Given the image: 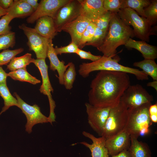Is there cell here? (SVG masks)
<instances>
[{
	"label": "cell",
	"mask_w": 157,
	"mask_h": 157,
	"mask_svg": "<svg viewBox=\"0 0 157 157\" xmlns=\"http://www.w3.org/2000/svg\"><path fill=\"white\" fill-rule=\"evenodd\" d=\"M130 85V78L127 73L100 71L91 83L88 94L89 103L98 107H114L119 102Z\"/></svg>",
	"instance_id": "6da1fadb"
},
{
	"label": "cell",
	"mask_w": 157,
	"mask_h": 157,
	"mask_svg": "<svg viewBox=\"0 0 157 157\" xmlns=\"http://www.w3.org/2000/svg\"><path fill=\"white\" fill-rule=\"evenodd\" d=\"M133 29L125 24L117 13H112L106 35L97 49L107 57L116 56L117 48L125 45L130 38L135 37Z\"/></svg>",
	"instance_id": "7a4b0ae2"
},
{
	"label": "cell",
	"mask_w": 157,
	"mask_h": 157,
	"mask_svg": "<svg viewBox=\"0 0 157 157\" xmlns=\"http://www.w3.org/2000/svg\"><path fill=\"white\" fill-rule=\"evenodd\" d=\"M115 57H107L103 55L96 61L83 63L79 65L78 73L83 77L86 78L93 72L101 70L114 71L133 74L139 80L149 79L148 76L142 70L122 65L118 63L120 60L119 58Z\"/></svg>",
	"instance_id": "3957f363"
},
{
	"label": "cell",
	"mask_w": 157,
	"mask_h": 157,
	"mask_svg": "<svg viewBox=\"0 0 157 157\" xmlns=\"http://www.w3.org/2000/svg\"><path fill=\"white\" fill-rule=\"evenodd\" d=\"M151 103L143 104L139 107L128 109V118L125 129L130 135L138 138L148 134L149 127L152 122L149 112Z\"/></svg>",
	"instance_id": "277c9868"
},
{
	"label": "cell",
	"mask_w": 157,
	"mask_h": 157,
	"mask_svg": "<svg viewBox=\"0 0 157 157\" xmlns=\"http://www.w3.org/2000/svg\"><path fill=\"white\" fill-rule=\"evenodd\" d=\"M117 14L125 24L133 26L135 36L141 40L149 42L150 35H156V27H152L145 17L140 16L132 9H121Z\"/></svg>",
	"instance_id": "5b68a950"
},
{
	"label": "cell",
	"mask_w": 157,
	"mask_h": 157,
	"mask_svg": "<svg viewBox=\"0 0 157 157\" xmlns=\"http://www.w3.org/2000/svg\"><path fill=\"white\" fill-rule=\"evenodd\" d=\"M128 118V108L120 100L110 108L101 136L107 139L121 132L126 127Z\"/></svg>",
	"instance_id": "8992f818"
},
{
	"label": "cell",
	"mask_w": 157,
	"mask_h": 157,
	"mask_svg": "<svg viewBox=\"0 0 157 157\" xmlns=\"http://www.w3.org/2000/svg\"><path fill=\"white\" fill-rule=\"evenodd\" d=\"M153 96L141 85H130L121 97L128 109L139 107L145 104L151 103Z\"/></svg>",
	"instance_id": "52a82bcc"
},
{
	"label": "cell",
	"mask_w": 157,
	"mask_h": 157,
	"mask_svg": "<svg viewBox=\"0 0 157 157\" xmlns=\"http://www.w3.org/2000/svg\"><path fill=\"white\" fill-rule=\"evenodd\" d=\"M32 63H34L38 68L41 76L42 83L39 90L41 93L48 97L50 106V113L48 117L50 123L52 124L53 122L55 121L56 116L54 110L56 105L51 95V92H53V89L49 79L48 66L46 63L45 59H35L33 58Z\"/></svg>",
	"instance_id": "ba28073f"
},
{
	"label": "cell",
	"mask_w": 157,
	"mask_h": 157,
	"mask_svg": "<svg viewBox=\"0 0 157 157\" xmlns=\"http://www.w3.org/2000/svg\"><path fill=\"white\" fill-rule=\"evenodd\" d=\"M81 5L79 0H70L58 10L53 19L56 32H60L66 25L80 15Z\"/></svg>",
	"instance_id": "9c48e42d"
},
{
	"label": "cell",
	"mask_w": 157,
	"mask_h": 157,
	"mask_svg": "<svg viewBox=\"0 0 157 157\" xmlns=\"http://www.w3.org/2000/svg\"><path fill=\"white\" fill-rule=\"evenodd\" d=\"M18 27L23 31L28 38L27 44L29 50L35 52L37 59H45L49 40L42 37L34 28L28 27L25 24L19 25Z\"/></svg>",
	"instance_id": "30bf717a"
},
{
	"label": "cell",
	"mask_w": 157,
	"mask_h": 157,
	"mask_svg": "<svg viewBox=\"0 0 157 157\" xmlns=\"http://www.w3.org/2000/svg\"><path fill=\"white\" fill-rule=\"evenodd\" d=\"M14 95L17 100L18 107L25 115L27 122L25 125V130L28 133L32 132L33 126L35 124L40 123L49 122L48 117L41 112L40 108L36 104L30 105L24 101L16 92Z\"/></svg>",
	"instance_id": "8fae6325"
},
{
	"label": "cell",
	"mask_w": 157,
	"mask_h": 157,
	"mask_svg": "<svg viewBox=\"0 0 157 157\" xmlns=\"http://www.w3.org/2000/svg\"><path fill=\"white\" fill-rule=\"evenodd\" d=\"M85 105L88 124L93 130L101 136L111 108L97 107L88 103H86Z\"/></svg>",
	"instance_id": "7c38bea8"
},
{
	"label": "cell",
	"mask_w": 157,
	"mask_h": 157,
	"mask_svg": "<svg viewBox=\"0 0 157 157\" xmlns=\"http://www.w3.org/2000/svg\"><path fill=\"white\" fill-rule=\"evenodd\" d=\"M70 0H41L37 9L26 19L27 23H34L39 18L48 16L53 19L60 8Z\"/></svg>",
	"instance_id": "4fadbf2b"
},
{
	"label": "cell",
	"mask_w": 157,
	"mask_h": 157,
	"mask_svg": "<svg viewBox=\"0 0 157 157\" xmlns=\"http://www.w3.org/2000/svg\"><path fill=\"white\" fill-rule=\"evenodd\" d=\"M130 144V135L125 129L120 133L106 139L105 142V146L110 156L128 150Z\"/></svg>",
	"instance_id": "5bb4252c"
},
{
	"label": "cell",
	"mask_w": 157,
	"mask_h": 157,
	"mask_svg": "<svg viewBox=\"0 0 157 157\" xmlns=\"http://www.w3.org/2000/svg\"><path fill=\"white\" fill-rule=\"evenodd\" d=\"M80 15L94 23L106 11L103 7L104 0H79Z\"/></svg>",
	"instance_id": "9a60e30c"
},
{
	"label": "cell",
	"mask_w": 157,
	"mask_h": 157,
	"mask_svg": "<svg viewBox=\"0 0 157 157\" xmlns=\"http://www.w3.org/2000/svg\"><path fill=\"white\" fill-rule=\"evenodd\" d=\"M91 21L81 15L75 19L65 25L62 31L68 33L70 35L71 42L79 46L82 35Z\"/></svg>",
	"instance_id": "2e32d148"
},
{
	"label": "cell",
	"mask_w": 157,
	"mask_h": 157,
	"mask_svg": "<svg viewBox=\"0 0 157 157\" xmlns=\"http://www.w3.org/2000/svg\"><path fill=\"white\" fill-rule=\"evenodd\" d=\"M85 137L92 141L91 144L83 141L80 143L88 148L91 152L92 157H108L109 156L108 150L105 146L106 139L103 136L95 137L92 134L85 131L82 132Z\"/></svg>",
	"instance_id": "e0dca14e"
},
{
	"label": "cell",
	"mask_w": 157,
	"mask_h": 157,
	"mask_svg": "<svg viewBox=\"0 0 157 157\" xmlns=\"http://www.w3.org/2000/svg\"><path fill=\"white\" fill-rule=\"evenodd\" d=\"M52 40L49 39L48 44L47 53V57L50 61V69L54 71L56 70L58 74V78L59 83L62 85L63 84V75L65 71L69 66L70 62L65 65L63 60L60 61L53 47Z\"/></svg>",
	"instance_id": "ac0fdd59"
},
{
	"label": "cell",
	"mask_w": 157,
	"mask_h": 157,
	"mask_svg": "<svg viewBox=\"0 0 157 157\" xmlns=\"http://www.w3.org/2000/svg\"><path fill=\"white\" fill-rule=\"evenodd\" d=\"M34 28L36 32L42 37L48 39H53L57 34L53 19L51 17L44 16L37 21Z\"/></svg>",
	"instance_id": "d6986e66"
},
{
	"label": "cell",
	"mask_w": 157,
	"mask_h": 157,
	"mask_svg": "<svg viewBox=\"0 0 157 157\" xmlns=\"http://www.w3.org/2000/svg\"><path fill=\"white\" fill-rule=\"evenodd\" d=\"M128 48L135 49L142 54L144 59L154 60L157 58V47L143 41H136L130 38L124 45Z\"/></svg>",
	"instance_id": "ffe728a7"
},
{
	"label": "cell",
	"mask_w": 157,
	"mask_h": 157,
	"mask_svg": "<svg viewBox=\"0 0 157 157\" xmlns=\"http://www.w3.org/2000/svg\"><path fill=\"white\" fill-rule=\"evenodd\" d=\"M7 11V14L13 19L29 17L35 10L23 0H15Z\"/></svg>",
	"instance_id": "44dd1931"
},
{
	"label": "cell",
	"mask_w": 157,
	"mask_h": 157,
	"mask_svg": "<svg viewBox=\"0 0 157 157\" xmlns=\"http://www.w3.org/2000/svg\"><path fill=\"white\" fill-rule=\"evenodd\" d=\"M131 144L128 150L131 157H152L151 153L148 144L139 141L138 138L130 135Z\"/></svg>",
	"instance_id": "7402d4cb"
},
{
	"label": "cell",
	"mask_w": 157,
	"mask_h": 157,
	"mask_svg": "<svg viewBox=\"0 0 157 157\" xmlns=\"http://www.w3.org/2000/svg\"><path fill=\"white\" fill-rule=\"evenodd\" d=\"M8 74V76L16 81L26 82L33 85L41 82L40 80L31 75L27 72L26 67L10 71Z\"/></svg>",
	"instance_id": "603a6c76"
},
{
	"label": "cell",
	"mask_w": 157,
	"mask_h": 157,
	"mask_svg": "<svg viewBox=\"0 0 157 157\" xmlns=\"http://www.w3.org/2000/svg\"><path fill=\"white\" fill-rule=\"evenodd\" d=\"M133 65L141 69L153 80H157V64L154 60L144 59L141 61L134 62Z\"/></svg>",
	"instance_id": "cb8c5ba5"
},
{
	"label": "cell",
	"mask_w": 157,
	"mask_h": 157,
	"mask_svg": "<svg viewBox=\"0 0 157 157\" xmlns=\"http://www.w3.org/2000/svg\"><path fill=\"white\" fill-rule=\"evenodd\" d=\"M150 0H122L121 9L130 8L140 16L145 17L144 8L151 3Z\"/></svg>",
	"instance_id": "d4e9b609"
},
{
	"label": "cell",
	"mask_w": 157,
	"mask_h": 157,
	"mask_svg": "<svg viewBox=\"0 0 157 157\" xmlns=\"http://www.w3.org/2000/svg\"><path fill=\"white\" fill-rule=\"evenodd\" d=\"M0 95L3 100L4 104L0 112L1 114L11 106L18 107L17 100L11 94L6 83L0 84Z\"/></svg>",
	"instance_id": "484cf974"
},
{
	"label": "cell",
	"mask_w": 157,
	"mask_h": 157,
	"mask_svg": "<svg viewBox=\"0 0 157 157\" xmlns=\"http://www.w3.org/2000/svg\"><path fill=\"white\" fill-rule=\"evenodd\" d=\"M32 54L27 53L19 57H15L7 65V69L11 71L26 67L32 63Z\"/></svg>",
	"instance_id": "4316f807"
},
{
	"label": "cell",
	"mask_w": 157,
	"mask_h": 157,
	"mask_svg": "<svg viewBox=\"0 0 157 157\" xmlns=\"http://www.w3.org/2000/svg\"><path fill=\"white\" fill-rule=\"evenodd\" d=\"M76 75L75 65L71 62L63 75V85L66 89L70 90L72 88Z\"/></svg>",
	"instance_id": "83f0119b"
},
{
	"label": "cell",
	"mask_w": 157,
	"mask_h": 157,
	"mask_svg": "<svg viewBox=\"0 0 157 157\" xmlns=\"http://www.w3.org/2000/svg\"><path fill=\"white\" fill-rule=\"evenodd\" d=\"M145 17L151 26L157 22V0H151L150 4L144 8Z\"/></svg>",
	"instance_id": "f1b7e54d"
},
{
	"label": "cell",
	"mask_w": 157,
	"mask_h": 157,
	"mask_svg": "<svg viewBox=\"0 0 157 157\" xmlns=\"http://www.w3.org/2000/svg\"><path fill=\"white\" fill-rule=\"evenodd\" d=\"M24 50V49L22 48L14 50L8 49L3 50L0 53V66L7 65L14 57Z\"/></svg>",
	"instance_id": "f546056e"
},
{
	"label": "cell",
	"mask_w": 157,
	"mask_h": 157,
	"mask_svg": "<svg viewBox=\"0 0 157 157\" xmlns=\"http://www.w3.org/2000/svg\"><path fill=\"white\" fill-rule=\"evenodd\" d=\"M15 33H10L0 35V51L13 48L15 44Z\"/></svg>",
	"instance_id": "4dcf8cb0"
},
{
	"label": "cell",
	"mask_w": 157,
	"mask_h": 157,
	"mask_svg": "<svg viewBox=\"0 0 157 157\" xmlns=\"http://www.w3.org/2000/svg\"><path fill=\"white\" fill-rule=\"evenodd\" d=\"M96 28L95 24L92 22L88 26L81 36L78 46L79 48L82 49L85 46L86 43L91 40Z\"/></svg>",
	"instance_id": "1f68e13d"
},
{
	"label": "cell",
	"mask_w": 157,
	"mask_h": 157,
	"mask_svg": "<svg viewBox=\"0 0 157 157\" xmlns=\"http://www.w3.org/2000/svg\"><path fill=\"white\" fill-rule=\"evenodd\" d=\"M107 32H104L96 27L92 39L86 43L85 46H92L98 48L102 43Z\"/></svg>",
	"instance_id": "d6a6232c"
},
{
	"label": "cell",
	"mask_w": 157,
	"mask_h": 157,
	"mask_svg": "<svg viewBox=\"0 0 157 157\" xmlns=\"http://www.w3.org/2000/svg\"><path fill=\"white\" fill-rule=\"evenodd\" d=\"M112 13L106 11L94 23L96 27L102 31L107 32L111 17Z\"/></svg>",
	"instance_id": "836d02e7"
},
{
	"label": "cell",
	"mask_w": 157,
	"mask_h": 157,
	"mask_svg": "<svg viewBox=\"0 0 157 157\" xmlns=\"http://www.w3.org/2000/svg\"><path fill=\"white\" fill-rule=\"evenodd\" d=\"M122 0H104L103 7L107 11L117 13L121 9Z\"/></svg>",
	"instance_id": "e575fe53"
},
{
	"label": "cell",
	"mask_w": 157,
	"mask_h": 157,
	"mask_svg": "<svg viewBox=\"0 0 157 157\" xmlns=\"http://www.w3.org/2000/svg\"><path fill=\"white\" fill-rule=\"evenodd\" d=\"M13 19L7 13L0 19V35L8 34L11 31L9 24Z\"/></svg>",
	"instance_id": "d590c367"
},
{
	"label": "cell",
	"mask_w": 157,
	"mask_h": 157,
	"mask_svg": "<svg viewBox=\"0 0 157 157\" xmlns=\"http://www.w3.org/2000/svg\"><path fill=\"white\" fill-rule=\"evenodd\" d=\"M54 49L57 55H61L63 53H76L79 48L76 44L71 42L68 45L66 46L59 47L57 46H56Z\"/></svg>",
	"instance_id": "8d00e7d4"
},
{
	"label": "cell",
	"mask_w": 157,
	"mask_h": 157,
	"mask_svg": "<svg viewBox=\"0 0 157 157\" xmlns=\"http://www.w3.org/2000/svg\"><path fill=\"white\" fill-rule=\"evenodd\" d=\"M82 59H88L92 62L97 60L100 59L101 56H96L92 54L90 52H87L78 49L76 53Z\"/></svg>",
	"instance_id": "74e56055"
},
{
	"label": "cell",
	"mask_w": 157,
	"mask_h": 157,
	"mask_svg": "<svg viewBox=\"0 0 157 157\" xmlns=\"http://www.w3.org/2000/svg\"><path fill=\"white\" fill-rule=\"evenodd\" d=\"M13 0H0V7L6 10H7L11 6L13 2Z\"/></svg>",
	"instance_id": "f35d334b"
},
{
	"label": "cell",
	"mask_w": 157,
	"mask_h": 157,
	"mask_svg": "<svg viewBox=\"0 0 157 157\" xmlns=\"http://www.w3.org/2000/svg\"><path fill=\"white\" fill-rule=\"evenodd\" d=\"M8 76V73L5 72L1 66H0V84L6 83Z\"/></svg>",
	"instance_id": "ab89813d"
},
{
	"label": "cell",
	"mask_w": 157,
	"mask_h": 157,
	"mask_svg": "<svg viewBox=\"0 0 157 157\" xmlns=\"http://www.w3.org/2000/svg\"><path fill=\"white\" fill-rule=\"evenodd\" d=\"M149 117L157 116V104L150 106L149 109Z\"/></svg>",
	"instance_id": "60d3db41"
},
{
	"label": "cell",
	"mask_w": 157,
	"mask_h": 157,
	"mask_svg": "<svg viewBox=\"0 0 157 157\" xmlns=\"http://www.w3.org/2000/svg\"><path fill=\"white\" fill-rule=\"evenodd\" d=\"M24 1L28 3L35 10L38 8L39 3L37 0H23Z\"/></svg>",
	"instance_id": "b9f144b4"
},
{
	"label": "cell",
	"mask_w": 157,
	"mask_h": 157,
	"mask_svg": "<svg viewBox=\"0 0 157 157\" xmlns=\"http://www.w3.org/2000/svg\"><path fill=\"white\" fill-rule=\"evenodd\" d=\"M108 157H131L128 150L124 151L116 155Z\"/></svg>",
	"instance_id": "7bdbcfd3"
},
{
	"label": "cell",
	"mask_w": 157,
	"mask_h": 157,
	"mask_svg": "<svg viewBox=\"0 0 157 157\" xmlns=\"http://www.w3.org/2000/svg\"><path fill=\"white\" fill-rule=\"evenodd\" d=\"M147 86L153 87L157 91V80H154L153 81L148 83Z\"/></svg>",
	"instance_id": "ee69618b"
},
{
	"label": "cell",
	"mask_w": 157,
	"mask_h": 157,
	"mask_svg": "<svg viewBox=\"0 0 157 157\" xmlns=\"http://www.w3.org/2000/svg\"><path fill=\"white\" fill-rule=\"evenodd\" d=\"M7 12V10H4L0 7V17L6 15Z\"/></svg>",
	"instance_id": "f6af8a7d"
},
{
	"label": "cell",
	"mask_w": 157,
	"mask_h": 157,
	"mask_svg": "<svg viewBox=\"0 0 157 157\" xmlns=\"http://www.w3.org/2000/svg\"><path fill=\"white\" fill-rule=\"evenodd\" d=\"M1 114V113H0V115Z\"/></svg>",
	"instance_id": "bcb514c9"
}]
</instances>
